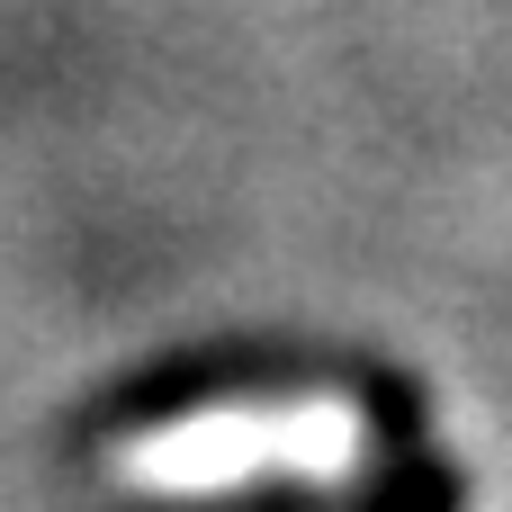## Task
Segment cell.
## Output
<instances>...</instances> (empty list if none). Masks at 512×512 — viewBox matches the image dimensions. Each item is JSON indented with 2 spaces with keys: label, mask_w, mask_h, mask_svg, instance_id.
<instances>
[{
  "label": "cell",
  "mask_w": 512,
  "mask_h": 512,
  "mask_svg": "<svg viewBox=\"0 0 512 512\" xmlns=\"http://www.w3.org/2000/svg\"><path fill=\"white\" fill-rule=\"evenodd\" d=\"M108 486L144 504H207L243 486H360L369 468V414L360 396L306 387V396H216L153 414L99 450Z\"/></svg>",
  "instance_id": "6da1fadb"
}]
</instances>
